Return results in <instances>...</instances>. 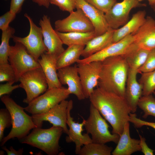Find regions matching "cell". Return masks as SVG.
Listing matches in <instances>:
<instances>
[{
	"label": "cell",
	"instance_id": "1",
	"mask_svg": "<svg viewBox=\"0 0 155 155\" xmlns=\"http://www.w3.org/2000/svg\"><path fill=\"white\" fill-rule=\"evenodd\" d=\"M89 98L91 104L111 126L112 133L120 136L131 113L125 98L97 87Z\"/></svg>",
	"mask_w": 155,
	"mask_h": 155
},
{
	"label": "cell",
	"instance_id": "2",
	"mask_svg": "<svg viewBox=\"0 0 155 155\" xmlns=\"http://www.w3.org/2000/svg\"><path fill=\"white\" fill-rule=\"evenodd\" d=\"M129 67L121 55L107 58L102 61L97 86L125 98Z\"/></svg>",
	"mask_w": 155,
	"mask_h": 155
},
{
	"label": "cell",
	"instance_id": "3",
	"mask_svg": "<svg viewBox=\"0 0 155 155\" xmlns=\"http://www.w3.org/2000/svg\"><path fill=\"white\" fill-rule=\"evenodd\" d=\"M1 100L9 111L11 116L12 128L9 133L0 142L3 146L9 140L16 138L19 140L29 134L32 129L37 127L32 117L25 113L24 108L18 104L7 95L1 97Z\"/></svg>",
	"mask_w": 155,
	"mask_h": 155
},
{
	"label": "cell",
	"instance_id": "4",
	"mask_svg": "<svg viewBox=\"0 0 155 155\" xmlns=\"http://www.w3.org/2000/svg\"><path fill=\"white\" fill-rule=\"evenodd\" d=\"M63 132L62 128L59 127L53 126L46 129L37 127L20 142L38 148L48 155H56L60 149L59 142Z\"/></svg>",
	"mask_w": 155,
	"mask_h": 155
},
{
	"label": "cell",
	"instance_id": "5",
	"mask_svg": "<svg viewBox=\"0 0 155 155\" xmlns=\"http://www.w3.org/2000/svg\"><path fill=\"white\" fill-rule=\"evenodd\" d=\"M84 126L86 133L91 135L93 142L105 144L112 142L117 144L119 141L120 136L111 133L105 119L91 104L89 116L86 120Z\"/></svg>",
	"mask_w": 155,
	"mask_h": 155
},
{
	"label": "cell",
	"instance_id": "6",
	"mask_svg": "<svg viewBox=\"0 0 155 155\" xmlns=\"http://www.w3.org/2000/svg\"><path fill=\"white\" fill-rule=\"evenodd\" d=\"M70 94L67 88L63 87L48 89L28 104L24 108L25 111L32 115L44 113L65 100Z\"/></svg>",
	"mask_w": 155,
	"mask_h": 155
},
{
	"label": "cell",
	"instance_id": "7",
	"mask_svg": "<svg viewBox=\"0 0 155 155\" xmlns=\"http://www.w3.org/2000/svg\"><path fill=\"white\" fill-rule=\"evenodd\" d=\"M20 87L25 91L26 98L23 102L28 104L44 93L48 89V84L41 67L29 70L20 78Z\"/></svg>",
	"mask_w": 155,
	"mask_h": 155
},
{
	"label": "cell",
	"instance_id": "8",
	"mask_svg": "<svg viewBox=\"0 0 155 155\" xmlns=\"http://www.w3.org/2000/svg\"><path fill=\"white\" fill-rule=\"evenodd\" d=\"M15 43L14 45L10 46L8 60L15 71L17 82L26 72L41 67L24 46L20 43Z\"/></svg>",
	"mask_w": 155,
	"mask_h": 155
},
{
	"label": "cell",
	"instance_id": "9",
	"mask_svg": "<svg viewBox=\"0 0 155 155\" xmlns=\"http://www.w3.org/2000/svg\"><path fill=\"white\" fill-rule=\"evenodd\" d=\"M24 16L29 23L30 29L28 34L24 37L13 35L12 38L15 42L20 43L24 46L29 53L38 61L43 54L47 52L43 40L42 29L35 24L27 13H25Z\"/></svg>",
	"mask_w": 155,
	"mask_h": 155
},
{
	"label": "cell",
	"instance_id": "10",
	"mask_svg": "<svg viewBox=\"0 0 155 155\" xmlns=\"http://www.w3.org/2000/svg\"><path fill=\"white\" fill-rule=\"evenodd\" d=\"M67 17L55 22V30L62 32H88L94 31L92 23L82 10L76 9Z\"/></svg>",
	"mask_w": 155,
	"mask_h": 155
},
{
	"label": "cell",
	"instance_id": "11",
	"mask_svg": "<svg viewBox=\"0 0 155 155\" xmlns=\"http://www.w3.org/2000/svg\"><path fill=\"white\" fill-rule=\"evenodd\" d=\"M68 102V101L63 100L44 113L32 115L34 123L37 127H41L44 121H48L53 126L62 128L63 132L67 135L68 129L67 121Z\"/></svg>",
	"mask_w": 155,
	"mask_h": 155
},
{
	"label": "cell",
	"instance_id": "12",
	"mask_svg": "<svg viewBox=\"0 0 155 155\" xmlns=\"http://www.w3.org/2000/svg\"><path fill=\"white\" fill-rule=\"evenodd\" d=\"M78 73L85 97L89 98L97 86L102 67V61L78 63Z\"/></svg>",
	"mask_w": 155,
	"mask_h": 155
},
{
	"label": "cell",
	"instance_id": "13",
	"mask_svg": "<svg viewBox=\"0 0 155 155\" xmlns=\"http://www.w3.org/2000/svg\"><path fill=\"white\" fill-rule=\"evenodd\" d=\"M145 6L137 0H123L121 2H117L105 13L109 27L116 30L123 26L128 21L129 14L132 9Z\"/></svg>",
	"mask_w": 155,
	"mask_h": 155
},
{
	"label": "cell",
	"instance_id": "14",
	"mask_svg": "<svg viewBox=\"0 0 155 155\" xmlns=\"http://www.w3.org/2000/svg\"><path fill=\"white\" fill-rule=\"evenodd\" d=\"M39 24L42 29L43 42L47 49L46 52L57 60L65 50L61 40L52 26L48 16L44 15Z\"/></svg>",
	"mask_w": 155,
	"mask_h": 155
},
{
	"label": "cell",
	"instance_id": "15",
	"mask_svg": "<svg viewBox=\"0 0 155 155\" xmlns=\"http://www.w3.org/2000/svg\"><path fill=\"white\" fill-rule=\"evenodd\" d=\"M73 108V101H69L67 108V124L69 127L68 133L65 138L67 143L73 142L75 144V152L78 154L82 146L92 142V141L89 134H82L86 120L83 119L82 123H79L73 121L71 115V111Z\"/></svg>",
	"mask_w": 155,
	"mask_h": 155
},
{
	"label": "cell",
	"instance_id": "16",
	"mask_svg": "<svg viewBox=\"0 0 155 155\" xmlns=\"http://www.w3.org/2000/svg\"><path fill=\"white\" fill-rule=\"evenodd\" d=\"M57 75L62 85H67L70 94L75 95L79 100L86 98L78 73L77 65L68 66L57 70Z\"/></svg>",
	"mask_w": 155,
	"mask_h": 155
},
{
	"label": "cell",
	"instance_id": "17",
	"mask_svg": "<svg viewBox=\"0 0 155 155\" xmlns=\"http://www.w3.org/2000/svg\"><path fill=\"white\" fill-rule=\"evenodd\" d=\"M133 41V34H129L88 58L80 59L77 63H88L93 61H102L110 57L122 55Z\"/></svg>",
	"mask_w": 155,
	"mask_h": 155
},
{
	"label": "cell",
	"instance_id": "18",
	"mask_svg": "<svg viewBox=\"0 0 155 155\" xmlns=\"http://www.w3.org/2000/svg\"><path fill=\"white\" fill-rule=\"evenodd\" d=\"M75 7L81 9L90 21L94 26L96 36L104 33L110 28L105 13L84 0H76Z\"/></svg>",
	"mask_w": 155,
	"mask_h": 155
},
{
	"label": "cell",
	"instance_id": "19",
	"mask_svg": "<svg viewBox=\"0 0 155 155\" xmlns=\"http://www.w3.org/2000/svg\"><path fill=\"white\" fill-rule=\"evenodd\" d=\"M133 43L149 51L155 49V20L148 16L143 25L134 34Z\"/></svg>",
	"mask_w": 155,
	"mask_h": 155
},
{
	"label": "cell",
	"instance_id": "20",
	"mask_svg": "<svg viewBox=\"0 0 155 155\" xmlns=\"http://www.w3.org/2000/svg\"><path fill=\"white\" fill-rule=\"evenodd\" d=\"M137 70L129 68L126 81L125 98L131 110L135 113L139 100L142 96V88L137 79Z\"/></svg>",
	"mask_w": 155,
	"mask_h": 155
},
{
	"label": "cell",
	"instance_id": "21",
	"mask_svg": "<svg viewBox=\"0 0 155 155\" xmlns=\"http://www.w3.org/2000/svg\"><path fill=\"white\" fill-rule=\"evenodd\" d=\"M129 122L125 123L117 145L112 152L113 155H130L141 151L140 140L131 138L130 136Z\"/></svg>",
	"mask_w": 155,
	"mask_h": 155
},
{
	"label": "cell",
	"instance_id": "22",
	"mask_svg": "<svg viewBox=\"0 0 155 155\" xmlns=\"http://www.w3.org/2000/svg\"><path fill=\"white\" fill-rule=\"evenodd\" d=\"M57 59L46 52L43 54L38 61L45 75L48 85V89L60 88V83L57 75L56 67Z\"/></svg>",
	"mask_w": 155,
	"mask_h": 155
},
{
	"label": "cell",
	"instance_id": "23",
	"mask_svg": "<svg viewBox=\"0 0 155 155\" xmlns=\"http://www.w3.org/2000/svg\"><path fill=\"white\" fill-rule=\"evenodd\" d=\"M145 11H140L134 14L131 19L121 28L115 30L113 42H116L126 36L134 34L144 23L146 17Z\"/></svg>",
	"mask_w": 155,
	"mask_h": 155
},
{
	"label": "cell",
	"instance_id": "24",
	"mask_svg": "<svg viewBox=\"0 0 155 155\" xmlns=\"http://www.w3.org/2000/svg\"><path fill=\"white\" fill-rule=\"evenodd\" d=\"M114 30L110 28L104 33L96 36L90 40L85 45L81 56L84 58H88L113 43Z\"/></svg>",
	"mask_w": 155,
	"mask_h": 155
},
{
	"label": "cell",
	"instance_id": "25",
	"mask_svg": "<svg viewBox=\"0 0 155 155\" xmlns=\"http://www.w3.org/2000/svg\"><path fill=\"white\" fill-rule=\"evenodd\" d=\"M150 51L139 47L133 42L121 55L129 68L137 70L144 63Z\"/></svg>",
	"mask_w": 155,
	"mask_h": 155
},
{
	"label": "cell",
	"instance_id": "26",
	"mask_svg": "<svg viewBox=\"0 0 155 155\" xmlns=\"http://www.w3.org/2000/svg\"><path fill=\"white\" fill-rule=\"evenodd\" d=\"M85 46L80 45H72L67 48L58 57L57 61V69L70 66L77 62L81 56Z\"/></svg>",
	"mask_w": 155,
	"mask_h": 155
},
{
	"label": "cell",
	"instance_id": "27",
	"mask_svg": "<svg viewBox=\"0 0 155 155\" xmlns=\"http://www.w3.org/2000/svg\"><path fill=\"white\" fill-rule=\"evenodd\" d=\"M63 44L85 46L89 41L96 36L94 31L88 32H62L56 31Z\"/></svg>",
	"mask_w": 155,
	"mask_h": 155
},
{
	"label": "cell",
	"instance_id": "28",
	"mask_svg": "<svg viewBox=\"0 0 155 155\" xmlns=\"http://www.w3.org/2000/svg\"><path fill=\"white\" fill-rule=\"evenodd\" d=\"M15 32V29L10 26L2 31L0 45V65L9 63L8 59L10 46L9 41Z\"/></svg>",
	"mask_w": 155,
	"mask_h": 155
},
{
	"label": "cell",
	"instance_id": "29",
	"mask_svg": "<svg viewBox=\"0 0 155 155\" xmlns=\"http://www.w3.org/2000/svg\"><path fill=\"white\" fill-rule=\"evenodd\" d=\"M113 148L105 144L92 142L84 145L81 148L79 155H110Z\"/></svg>",
	"mask_w": 155,
	"mask_h": 155
},
{
	"label": "cell",
	"instance_id": "30",
	"mask_svg": "<svg viewBox=\"0 0 155 155\" xmlns=\"http://www.w3.org/2000/svg\"><path fill=\"white\" fill-rule=\"evenodd\" d=\"M141 74L138 82L142 88V96L152 94L155 90V70Z\"/></svg>",
	"mask_w": 155,
	"mask_h": 155
},
{
	"label": "cell",
	"instance_id": "31",
	"mask_svg": "<svg viewBox=\"0 0 155 155\" xmlns=\"http://www.w3.org/2000/svg\"><path fill=\"white\" fill-rule=\"evenodd\" d=\"M137 106L144 112V118L149 116L155 117V98L152 94L142 96L139 100Z\"/></svg>",
	"mask_w": 155,
	"mask_h": 155
},
{
	"label": "cell",
	"instance_id": "32",
	"mask_svg": "<svg viewBox=\"0 0 155 155\" xmlns=\"http://www.w3.org/2000/svg\"><path fill=\"white\" fill-rule=\"evenodd\" d=\"M4 82L12 84L16 82L15 71L9 63L0 65V82Z\"/></svg>",
	"mask_w": 155,
	"mask_h": 155
},
{
	"label": "cell",
	"instance_id": "33",
	"mask_svg": "<svg viewBox=\"0 0 155 155\" xmlns=\"http://www.w3.org/2000/svg\"><path fill=\"white\" fill-rule=\"evenodd\" d=\"M12 125V121L10 113L6 108L0 110V141H1L4 135V132L6 128Z\"/></svg>",
	"mask_w": 155,
	"mask_h": 155
},
{
	"label": "cell",
	"instance_id": "34",
	"mask_svg": "<svg viewBox=\"0 0 155 155\" xmlns=\"http://www.w3.org/2000/svg\"><path fill=\"white\" fill-rule=\"evenodd\" d=\"M155 70V49L150 51L144 64L137 69L138 73Z\"/></svg>",
	"mask_w": 155,
	"mask_h": 155
},
{
	"label": "cell",
	"instance_id": "35",
	"mask_svg": "<svg viewBox=\"0 0 155 155\" xmlns=\"http://www.w3.org/2000/svg\"><path fill=\"white\" fill-rule=\"evenodd\" d=\"M104 13L107 12L117 3L116 0H84Z\"/></svg>",
	"mask_w": 155,
	"mask_h": 155
},
{
	"label": "cell",
	"instance_id": "36",
	"mask_svg": "<svg viewBox=\"0 0 155 155\" xmlns=\"http://www.w3.org/2000/svg\"><path fill=\"white\" fill-rule=\"evenodd\" d=\"M50 4L55 5L61 10L70 13L75 8L76 0H49Z\"/></svg>",
	"mask_w": 155,
	"mask_h": 155
},
{
	"label": "cell",
	"instance_id": "37",
	"mask_svg": "<svg viewBox=\"0 0 155 155\" xmlns=\"http://www.w3.org/2000/svg\"><path fill=\"white\" fill-rule=\"evenodd\" d=\"M16 14L9 10L0 16V29L2 31L9 26V24L15 18Z\"/></svg>",
	"mask_w": 155,
	"mask_h": 155
},
{
	"label": "cell",
	"instance_id": "38",
	"mask_svg": "<svg viewBox=\"0 0 155 155\" xmlns=\"http://www.w3.org/2000/svg\"><path fill=\"white\" fill-rule=\"evenodd\" d=\"M129 121L132 123L137 128H140L144 126H147L155 129V122L146 121L137 118L135 113H130L129 114Z\"/></svg>",
	"mask_w": 155,
	"mask_h": 155
},
{
	"label": "cell",
	"instance_id": "39",
	"mask_svg": "<svg viewBox=\"0 0 155 155\" xmlns=\"http://www.w3.org/2000/svg\"><path fill=\"white\" fill-rule=\"evenodd\" d=\"M20 87L19 84L13 85V84L7 82L0 85V97L11 93L14 90Z\"/></svg>",
	"mask_w": 155,
	"mask_h": 155
},
{
	"label": "cell",
	"instance_id": "40",
	"mask_svg": "<svg viewBox=\"0 0 155 155\" xmlns=\"http://www.w3.org/2000/svg\"><path fill=\"white\" fill-rule=\"evenodd\" d=\"M140 138V146L141 151L145 155H153L154 152L155 151L150 148L147 145L145 138L143 137L141 135L139 134Z\"/></svg>",
	"mask_w": 155,
	"mask_h": 155
},
{
	"label": "cell",
	"instance_id": "41",
	"mask_svg": "<svg viewBox=\"0 0 155 155\" xmlns=\"http://www.w3.org/2000/svg\"><path fill=\"white\" fill-rule=\"evenodd\" d=\"M25 0H11L9 10L16 14L20 12Z\"/></svg>",
	"mask_w": 155,
	"mask_h": 155
},
{
	"label": "cell",
	"instance_id": "42",
	"mask_svg": "<svg viewBox=\"0 0 155 155\" xmlns=\"http://www.w3.org/2000/svg\"><path fill=\"white\" fill-rule=\"evenodd\" d=\"M2 148L6 152L8 155H22L24 152L23 148L16 150L12 146L10 147L9 149L5 146L3 147Z\"/></svg>",
	"mask_w": 155,
	"mask_h": 155
},
{
	"label": "cell",
	"instance_id": "43",
	"mask_svg": "<svg viewBox=\"0 0 155 155\" xmlns=\"http://www.w3.org/2000/svg\"><path fill=\"white\" fill-rule=\"evenodd\" d=\"M32 1L37 4L40 6H43L46 8L49 7L50 3L49 0H32Z\"/></svg>",
	"mask_w": 155,
	"mask_h": 155
},
{
	"label": "cell",
	"instance_id": "44",
	"mask_svg": "<svg viewBox=\"0 0 155 155\" xmlns=\"http://www.w3.org/2000/svg\"><path fill=\"white\" fill-rule=\"evenodd\" d=\"M148 1L150 5L155 6V0H148Z\"/></svg>",
	"mask_w": 155,
	"mask_h": 155
},
{
	"label": "cell",
	"instance_id": "45",
	"mask_svg": "<svg viewBox=\"0 0 155 155\" xmlns=\"http://www.w3.org/2000/svg\"><path fill=\"white\" fill-rule=\"evenodd\" d=\"M4 152L3 151H2V150L0 151V155H4Z\"/></svg>",
	"mask_w": 155,
	"mask_h": 155
},
{
	"label": "cell",
	"instance_id": "46",
	"mask_svg": "<svg viewBox=\"0 0 155 155\" xmlns=\"http://www.w3.org/2000/svg\"><path fill=\"white\" fill-rule=\"evenodd\" d=\"M137 0V1H138L140 2V1H142V0Z\"/></svg>",
	"mask_w": 155,
	"mask_h": 155
},
{
	"label": "cell",
	"instance_id": "47",
	"mask_svg": "<svg viewBox=\"0 0 155 155\" xmlns=\"http://www.w3.org/2000/svg\"><path fill=\"white\" fill-rule=\"evenodd\" d=\"M153 93L155 95V90L154 91Z\"/></svg>",
	"mask_w": 155,
	"mask_h": 155
}]
</instances>
